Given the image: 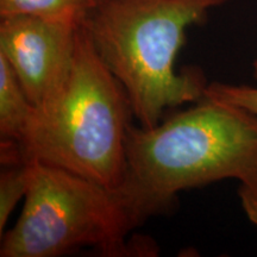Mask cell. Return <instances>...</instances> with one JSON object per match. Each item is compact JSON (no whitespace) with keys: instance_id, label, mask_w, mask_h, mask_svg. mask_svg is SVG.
<instances>
[{"instance_id":"6da1fadb","label":"cell","mask_w":257,"mask_h":257,"mask_svg":"<svg viewBox=\"0 0 257 257\" xmlns=\"http://www.w3.org/2000/svg\"><path fill=\"white\" fill-rule=\"evenodd\" d=\"M257 169V115L205 95L152 127L131 125L117 194L135 225L166 214L179 193Z\"/></svg>"},{"instance_id":"7a4b0ae2","label":"cell","mask_w":257,"mask_h":257,"mask_svg":"<svg viewBox=\"0 0 257 257\" xmlns=\"http://www.w3.org/2000/svg\"><path fill=\"white\" fill-rule=\"evenodd\" d=\"M226 0H99L82 27L96 55L126 93L138 125L152 127L166 110L197 102L208 82L176 59L193 25Z\"/></svg>"},{"instance_id":"3957f363","label":"cell","mask_w":257,"mask_h":257,"mask_svg":"<svg viewBox=\"0 0 257 257\" xmlns=\"http://www.w3.org/2000/svg\"><path fill=\"white\" fill-rule=\"evenodd\" d=\"M133 118L126 93L81 24L68 79L53 99L36 107L19 144L28 162L59 167L118 192L126 173Z\"/></svg>"},{"instance_id":"277c9868","label":"cell","mask_w":257,"mask_h":257,"mask_svg":"<svg viewBox=\"0 0 257 257\" xmlns=\"http://www.w3.org/2000/svg\"><path fill=\"white\" fill-rule=\"evenodd\" d=\"M30 187L2 257H59L82 248L107 256L148 252L126 240L136 229L117 192L68 170L32 161Z\"/></svg>"},{"instance_id":"5b68a950","label":"cell","mask_w":257,"mask_h":257,"mask_svg":"<svg viewBox=\"0 0 257 257\" xmlns=\"http://www.w3.org/2000/svg\"><path fill=\"white\" fill-rule=\"evenodd\" d=\"M80 27L28 15L0 18V55L11 66L35 107L47 104L66 83Z\"/></svg>"},{"instance_id":"8992f818","label":"cell","mask_w":257,"mask_h":257,"mask_svg":"<svg viewBox=\"0 0 257 257\" xmlns=\"http://www.w3.org/2000/svg\"><path fill=\"white\" fill-rule=\"evenodd\" d=\"M35 110L11 66L0 55V140L21 142Z\"/></svg>"},{"instance_id":"52a82bcc","label":"cell","mask_w":257,"mask_h":257,"mask_svg":"<svg viewBox=\"0 0 257 257\" xmlns=\"http://www.w3.org/2000/svg\"><path fill=\"white\" fill-rule=\"evenodd\" d=\"M99 0H0V18L15 15L81 25Z\"/></svg>"},{"instance_id":"ba28073f","label":"cell","mask_w":257,"mask_h":257,"mask_svg":"<svg viewBox=\"0 0 257 257\" xmlns=\"http://www.w3.org/2000/svg\"><path fill=\"white\" fill-rule=\"evenodd\" d=\"M31 162L2 166L0 173V237L22 198H25L30 187Z\"/></svg>"},{"instance_id":"9c48e42d","label":"cell","mask_w":257,"mask_h":257,"mask_svg":"<svg viewBox=\"0 0 257 257\" xmlns=\"http://www.w3.org/2000/svg\"><path fill=\"white\" fill-rule=\"evenodd\" d=\"M205 95L234 105L257 115V86L213 81L207 85Z\"/></svg>"},{"instance_id":"30bf717a","label":"cell","mask_w":257,"mask_h":257,"mask_svg":"<svg viewBox=\"0 0 257 257\" xmlns=\"http://www.w3.org/2000/svg\"><path fill=\"white\" fill-rule=\"evenodd\" d=\"M238 182L240 206L248 219L257 226V169Z\"/></svg>"},{"instance_id":"8fae6325","label":"cell","mask_w":257,"mask_h":257,"mask_svg":"<svg viewBox=\"0 0 257 257\" xmlns=\"http://www.w3.org/2000/svg\"><path fill=\"white\" fill-rule=\"evenodd\" d=\"M252 75H253V78L257 76V57L253 60V62H252Z\"/></svg>"},{"instance_id":"7c38bea8","label":"cell","mask_w":257,"mask_h":257,"mask_svg":"<svg viewBox=\"0 0 257 257\" xmlns=\"http://www.w3.org/2000/svg\"><path fill=\"white\" fill-rule=\"evenodd\" d=\"M255 79H256V80H257V76H255Z\"/></svg>"}]
</instances>
